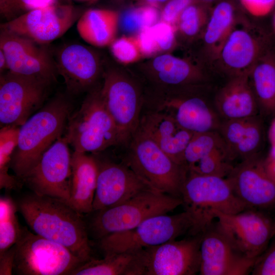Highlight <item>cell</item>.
Wrapping results in <instances>:
<instances>
[{"label":"cell","instance_id":"cell-46","mask_svg":"<svg viewBox=\"0 0 275 275\" xmlns=\"http://www.w3.org/2000/svg\"><path fill=\"white\" fill-rule=\"evenodd\" d=\"M24 10L44 7L54 3L55 0H19Z\"/></svg>","mask_w":275,"mask_h":275},{"label":"cell","instance_id":"cell-25","mask_svg":"<svg viewBox=\"0 0 275 275\" xmlns=\"http://www.w3.org/2000/svg\"><path fill=\"white\" fill-rule=\"evenodd\" d=\"M69 205L83 215L93 211L98 165L95 157L74 151L71 154Z\"/></svg>","mask_w":275,"mask_h":275},{"label":"cell","instance_id":"cell-23","mask_svg":"<svg viewBox=\"0 0 275 275\" xmlns=\"http://www.w3.org/2000/svg\"><path fill=\"white\" fill-rule=\"evenodd\" d=\"M218 131L227 147L232 161L258 155L264 143L263 123L257 115L241 119L224 120Z\"/></svg>","mask_w":275,"mask_h":275},{"label":"cell","instance_id":"cell-24","mask_svg":"<svg viewBox=\"0 0 275 275\" xmlns=\"http://www.w3.org/2000/svg\"><path fill=\"white\" fill-rule=\"evenodd\" d=\"M214 103L219 116L224 120L257 116L259 106L249 74L231 77L216 95Z\"/></svg>","mask_w":275,"mask_h":275},{"label":"cell","instance_id":"cell-9","mask_svg":"<svg viewBox=\"0 0 275 275\" xmlns=\"http://www.w3.org/2000/svg\"><path fill=\"white\" fill-rule=\"evenodd\" d=\"M84 262L63 245L22 227L15 244L13 273L19 275H70Z\"/></svg>","mask_w":275,"mask_h":275},{"label":"cell","instance_id":"cell-26","mask_svg":"<svg viewBox=\"0 0 275 275\" xmlns=\"http://www.w3.org/2000/svg\"><path fill=\"white\" fill-rule=\"evenodd\" d=\"M119 19L115 10L89 9L78 19L76 29L80 37L88 44L104 47L115 40Z\"/></svg>","mask_w":275,"mask_h":275},{"label":"cell","instance_id":"cell-15","mask_svg":"<svg viewBox=\"0 0 275 275\" xmlns=\"http://www.w3.org/2000/svg\"><path fill=\"white\" fill-rule=\"evenodd\" d=\"M105 106L120 134L124 147L139 126L144 104L134 84L116 73L106 74L100 90Z\"/></svg>","mask_w":275,"mask_h":275},{"label":"cell","instance_id":"cell-44","mask_svg":"<svg viewBox=\"0 0 275 275\" xmlns=\"http://www.w3.org/2000/svg\"><path fill=\"white\" fill-rule=\"evenodd\" d=\"M15 257V244L0 253V275H11Z\"/></svg>","mask_w":275,"mask_h":275},{"label":"cell","instance_id":"cell-11","mask_svg":"<svg viewBox=\"0 0 275 275\" xmlns=\"http://www.w3.org/2000/svg\"><path fill=\"white\" fill-rule=\"evenodd\" d=\"M68 144L65 137L58 139L21 181L36 194L56 198L69 205L71 155Z\"/></svg>","mask_w":275,"mask_h":275},{"label":"cell","instance_id":"cell-51","mask_svg":"<svg viewBox=\"0 0 275 275\" xmlns=\"http://www.w3.org/2000/svg\"><path fill=\"white\" fill-rule=\"evenodd\" d=\"M273 28H274V31H275V15H274V19H273Z\"/></svg>","mask_w":275,"mask_h":275},{"label":"cell","instance_id":"cell-30","mask_svg":"<svg viewBox=\"0 0 275 275\" xmlns=\"http://www.w3.org/2000/svg\"><path fill=\"white\" fill-rule=\"evenodd\" d=\"M155 77L166 87L197 85L206 79L205 74L184 60L170 54L155 58L153 62Z\"/></svg>","mask_w":275,"mask_h":275},{"label":"cell","instance_id":"cell-42","mask_svg":"<svg viewBox=\"0 0 275 275\" xmlns=\"http://www.w3.org/2000/svg\"><path fill=\"white\" fill-rule=\"evenodd\" d=\"M142 55L151 56L160 51L150 26L143 28L136 38Z\"/></svg>","mask_w":275,"mask_h":275},{"label":"cell","instance_id":"cell-7","mask_svg":"<svg viewBox=\"0 0 275 275\" xmlns=\"http://www.w3.org/2000/svg\"><path fill=\"white\" fill-rule=\"evenodd\" d=\"M195 222L190 212L151 217L135 227L108 235L98 240L104 255L117 253L135 252L143 249L176 240L191 233Z\"/></svg>","mask_w":275,"mask_h":275},{"label":"cell","instance_id":"cell-40","mask_svg":"<svg viewBox=\"0 0 275 275\" xmlns=\"http://www.w3.org/2000/svg\"><path fill=\"white\" fill-rule=\"evenodd\" d=\"M240 2L249 14L256 17L268 14L275 5V0H240Z\"/></svg>","mask_w":275,"mask_h":275},{"label":"cell","instance_id":"cell-34","mask_svg":"<svg viewBox=\"0 0 275 275\" xmlns=\"http://www.w3.org/2000/svg\"><path fill=\"white\" fill-rule=\"evenodd\" d=\"M226 147L217 149L187 168V172L202 175L226 178L234 166Z\"/></svg>","mask_w":275,"mask_h":275},{"label":"cell","instance_id":"cell-10","mask_svg":"<svg viewBox=\"0 0 275 275\" xmlns=\"http://www.w3.org/2000/svg\"><path fill=\"white\" fill-rule=\"evenodd\" d=\"M50 85L10 71L1 74V125L21 126L43 104Z\"/></svg>","mask_w":275,"mask_h":275},{"label":"cell","instance_id":"cell-2","mask_svg":"<svg viewBox=\"0 0 275 275\" xmlns=\"http://www.w3.org/2000/svg\"><path fill=\"white\" fill-rule=\"evenodd\" d=\"M70 109L65 99L55 98L20 126L10 168L21 181L43 153L61 138Z\"/></svg>","mask_w":275,"mask_h":275},{"label":"cell","instance_id":"cell-33","mask_svg":"<svg viewBox=\"0 0 275 275\" xmlns=\"http://www.w3.org/2000/svg\"><path fill=\"white\" fill-rule=\"evenodd\" d=\"M225 147L226 144L218 131L195 133L184 153V165L187 169L205 156Z\"/></svg>","mask_w":275,"mask_h":275},{"label":"cell","instance_id":"cell-29","mask_svg":"<svg viewBox=\"0 0 275 275\" xmlns=\"http://www.w3.org/2000/svg\"><path fill=\"white\" fill-rule=\"evenodd\" d=\"M236 23V9L230 0L215 4L206 24L204 40L210 57L216 60Z\"/></svg>","mask_w":275,"mask_h":275},{"label":"cell","instance_id":"cell-52","mask_svg":"<svg viewBox=\"0 0 275 275\" xmlns=\"http://www.w3.org/2000/svg\"><path fill=\"white\" fill-rule=\"evenodd\" d=\"M273 221H274V226H275V219L273 220Z\"/></svg>","mask_w":275,"mask_h":275},{"label":"cell","instance_id":"cell-49","mask_svg":"<svg viewBox=\"0 0 275 275\" xmlns=\"http://www.w3.org/2000/svg\"><path fill=\"white\" fill-rule=\"evenodd\" d=\"M201 2H202L203 4L206 5L207 6H211L213 4H216L219 1L222 0H199Z\"/></svg>","mask_w":275,"mask_h":275},{"label":"cell","instance_id":"cell-36","mask_svg":"<svg viewBox=\"0 0 275 275\" xmlns=\"http://www.w3.org/2000/svg\"><path fill=\"white\" fill-rule=\"evenodd\" d=\"M111 48L113 56L124 64L133 63L142 55L137 39L132 37L124 36L115 40Z\"/></svg>","mask_w":275,"mask_h":275},{"label":"cell","instance_id":"cell-3","mask_svg":"<svg viewBox=\"0 0 275 275\" xmlns=\"http://www.w3.org/2000/svg\"><path fill=\"white\" fill-rule=\"evenodd\" d=\"M123 147L121 161L151 189L181 198L187 174L184 166L175 162L138 129Z\"/></svg>","mask_w":275,"mask_h":275},{"label":"cell","instance_id":"cell-43","mask_svg":"<svg viewBox=\"0 0 275 275\" xmlns=\"http://www.w3.org/2000/svg\"><path fill=\"white\" fill-rule=\"evenodd\" d=\"M24 10L19 0H0V13L8 21L19 16Z\"/></svg>","mask_w":275,"mask_h":275},{"label":"cell","instance_id":"cell-14","mask_svg":"<svg viewBox=\"0 0 275 275\" xmlns=\"http://www.w3.org/2000/svg\"><path fill=\"white\" fill-rule=\"evenodd\" d=\"M78 17L75 8L55 3L26 11L1 24V29L45 45L64 35Z\"/></svg>","mask_w":275,"mask_h":275},{"label":"cell","instance_id":"cell-27","mask_svg":"<svg viewBox=\"0 0 275 275\" xmlns=\"http://www.w3.org/2000/svg\"><path fill=\"white\" fill-rule=\"evenodd\" d=\"M70 275H143L141 250L112 253L83 263Z\"/></svg>","mask_w":275,"mask_h":275},{"label":"cell","instance_id":"cell-48","mask_svg":"<svg viewBox=\"0 0 275 275\" xmlns=\"http://www.w3.org/2000/svg\"><path fill=\"white\" fill-rule=\"evenodd\" d=\"M270 138L273 145H275V120L272 123L270 128Z\"/></svg>","mask_w":275,"mask_h":275},{"label":"cell","instance_id":"cell-1","mask_svg":"<svg viewBox=\"0 0 275 275\" xmlns=\"http://www.w3.org/2000/svg\"><path fill=\"white\" fill-rule=\"evenodd\" d=\"M16 202L35 233L63 245L84 262L92 258L84 215L63 200L33 192Z\"/></svg>","mask_w":275,"mask_h":275},{"label":"cell","instance_id":"cell-13","mask_svg":"<svg viewBox=\"0 0 275 275\" xmlns=\"http://www.w3.org/2000/svg\"><path fill=\"white\" fill-rule=\"evenodd\" d=\"M202 233L141 250L143 275L199 273Z\"/></svg>","mask_w":275,"mask_h":275},{"label":"cell","instance_id":"cell-19","mask_svg":"<svg viewBox=\"0 0 275 275\" xmlns=\"http://www.w3.org/2000/svg\"><path fill=\"white\" fill-rule=\"evenodd\" d=\"M95 157L98 174L93 211L116 206L143 190L151 189L122 161L116 162Z\"/></svg>","mask_w":275,"mask_h":275},{"label":"cell","instance_id":"cell-53","mask_svg":"<svg viewBox=\"0 0 275 275\" xmlns=\"http://www.w3.org/2000/svg\"><path fill=\"white\" fill-rule=\"evenodd\" d=\"M81 1H90V0H81Z\"/></svg>","mask_w":275,"mask_h":275},{"label":"cell","instance_id":"cell-50","mask_svg":"<svg viewBox=\"0 0 275 275\" xmlns=\"http://www.w3.org/2000/svg\"><path fill=\"white\" fill-rule=\"evenodd\" d=\"M151 6H154L155 5L165 2L166 1H168L169 0H146Z\"/></svg>","mask_w":275,"mask_h":275},{"label":"cell","instance_id":"cell-35","mask_svg":"<svg viewBox=\"0 0 275 275\" xmlns=\"http://www.w3.org/2000/svg\"><path fill=\"white\" fill-rule=\"evenodd\" d=\"M209 17L206 7L193 3L183 10L177 22L183 34L194 36L207 23Z\"/></svg>","mask_w":275,"mask_h":275},{"label":"cell","instance_id":"cell-32","mask_svg":"<svg viewBox=\"0 0 275 275\" xmlns=\"http://www.w3.org/2000/svg\"><path fill=\"white\" fill-rule=\"evenodd\" d=\"M16 202L8 196L0 198V253L16 243L22 227L16 215Z\"/></svg>","mask_w":275,"mask_h":275},{"label":"cell","instance_id":"cell-8","mask_svg":"<svg viewBox=\"0 0 275 275\" xmlns=\"http://www.w3.org/2000/svg\"><path fill=\"white\" fill-rule=\"evenodd\" d=\"M155 96L144 99L143 109L166 114L194 133L218 131V114L191 86L166 87Z\"/></svg>","mask_w":275,"mask_h":275},{"label":"cell","instance_id":"cell-39","mask_svg":"<svg viewBox=\"0 0 275 275\" xmlns=\"http://www.w3.org/2000/svg\"><path fill=\"white\" fill-rule=\"evenodd\" d=\"M195 0H170L163 8L161 17L163 21L170 24L178 21L183 10Z\"/></svg>","mask_w":275,"mask_h":275},{"label":"cell","instance_id":"cell-37","mask_svg":"<svg viewBox=\"0 0 275 275\" xmlns=\"http://www.w3.org/2000/svg\"><path fill=\"white\" fill-rule=\"evenodd\" d=\"M253 275H275V239L257 258L251 271Z\"/></svg>","mask_w":275,"mask_h":275},{"label":"cell","instance_id":"cell-31","mask_svg":"<svg viewBox=\"0 0 275 275\" xmlns=\"http://www.w3.org/2000/svg\"><path fill=\"white\" fill-rule=\"evenodd\" d=\"M19 128L17 126L2 127L0 132V188L7 190H15L22 186V182L15 175H10L12 154L17 147Z\"/></svg>","mask_w":275,"mask_h":275},{"label":"cell","instance_id":"cell-16","mask_svg":"<svg viewBox=\"0 0 275 275\" xmlns=\"http://www.w3.org/2000/svg\"><path fill=\"white\" fill-rule=\"evenodd\" d=\"M214 220L202 232L199 274L245 275L251 272L256 259L242 254L223 231L218 222H214Z\"/></svg>","mask_w":275,"mask_h":275},{"label":"cell","instance_id":"cell-45","mask_svg":"<svg viewBox=\"0 0 275 275\" xmlns=\"http://www.w3.org/2000/svg\"><path fill=\"white\" fill-rule=\"evenodd\" d=\"M263 163L267 175L275 182V145H273L267 157L263 160Z\"/></svg>","mask_w":275,"mask_h":275},{"label":"cell","instance_id":"cell-38","mask_svg":"<svg viewBox=\"0 0 275 275\" xmlns=\"http://www.w3.org/2000/svg\"><path fill=\"white\" fill-rule=\"evenodd\" d=\"M150 28L160 50L169 49L172 46L175 40V30L172 24L163 21L154 24Z\"/></svg>","mask_w":275,"mask_h":275},{"label":"cell","instance_id":"cell-6","mask_svg":"<svg viewBox=\"0 0 275 275\" xmlns=\"http://www.w3.org/2000/svg\"><path fill=\"white\" fill-rule=\"evenodd\" d=\"M68 120L65 138L74 151L98 153L111 147L121 146L118 130L100 90L90 93Z\"/></svg>","mask_w":275,"mask_h":275},{"label":"cell","instance_id":"cell-28","mask_svg":"<svg viewBox=\"0 0 275 275\" xmlns=\"http://www.w3.org/2000/svg\"><path fill=\"white\" fill-rule=\"evenodd\" d=\"M249 77L258 106L267 115L275 114V51L263 54L251 69Z\"/></svg>","mask_w":275,"mask_h":275},{"label":"cell","instance_id":"cell-4","mask_svg":"<svg viewBox=\"0 0 275 275\" xmlns=\"http://www.w3.org/2000/svg\"><path fill=\"white\" fill-rule=\"evenodd\" d=\"M181 205V198L152 189L143 190L118 205L92 212L89 221L85 219L89 236L98 240L131 229L151 217L167 214Z\"/></svg>","mask_w":275,"mask_h":275},{"label":"cell","instance_id":"cell-20","mask_svg":"<svg viewBox=\"0 0 275 275\" xmlns=\"http://www.w3.org/2000/svg\"><path fill=\"white\" fill-rule=\"evenodd\" d=\"M259 155L234 166L226 177L235 195L250 209L275 206V182L267 175Z\"/></svg>","mask_w":275,"mask_h":275},{"label":"cell","instance_id":"cell-5","mask_svg":"<svg viewBox=\"0 0 275 275\" xmlns=\"http://www.w3.org/2000/svg\"><path fill=\"white\" fill-rule=\"evenodd\" d=\"M195 222L191 235L201 233L215 218L212 211L234 214L250 209L235 195L226 178L187 172L182 197Z\"/></svg>","mask_w":275,"mask_h":275},{"label":"cell","instance_id":"cell-18","mask_svg":"<svg viewBox=\"0 0 275 275\" xmlns=\"http://www.w3.org/2000/svg\"><path fill=\"white\" fill-rule=\"evenodd\" d=\"M43 45L1 29L0 49L6 58L9 71L51 84L58 73L54 60Z\"/></svg>","mask_w":275,"mask_h":275},{"label":"cell","instance_id":"cell-41","mask_svg":"<svg viewBox=\"0 0 275 275\" xmlns=\"http://www.w3.org/2000/svg\"><path fill=\"white\" fill-rule=\"evenodd\" d=\"M121 26L126 32L133 33L144 28L141 7L127 11L121 18Z\"/></svg>","mask_w":275,"mask_h":275},{"label":"cell","instance_id":"cell-22","mask_svg":"<svg viewBox=\"0 0 275 275\" xmlns=\"http://www.w3.org/2000/svg\"><path fill=\"white\" fill-rule=\"evenodd\" d=\"M138 129L175 162L185 166L184 153L194 133L182 127L172 117L147 109L142 111Z\"/></svg>","mask_w":275,"mask_h":275},{"label":"cell","instance_id":"cell-21","mask_svg":"<svg viewBox=\"0 0 275 275\" xmlns=\"http://www.w3.org/2000/svg\"><path fill=\"white\" fill-rule=\"evenodd\" d=\"M54 61L58 73L63 77L68 91L72 94L88 90L98 77V59L85 45L71 44L62 48Z\"/></svg>","mask_w":275,"mask_h":275},{"label":"cell","instance_id":"cell-17","mask_svg":"<svg viewBox=\"0 0 275 275\" xmlns=\"http://www.w3.org/2000/svg\"><path fill=\"white\" fill-rule=\"evenodd\" d=\"M271 43L270 35L262 28L235 23L216 60L231 77L249 74L260 58L272 48Z\"/></svg>","mask_w":275,"mask_h":275},{"label":"cell","instance_id":"cell-12","mask_svg":"<svg viewBox=\"0 0 275 275\" xmlns=\"http://www.w3.org/2000/svg\"><path fill=\"white\" fill-rule=\"evenodd\" d=\"M212 214L235 248L250 259H257L275 235L273 220L252 209L234 214L212 210Z\"/></svg>","mask_w":275,"mask_h":275},{"label":"cell","instance_id":"cell-47","mask_svg":"<svg viewBox=\"0 0 275 275\" xmlns=\"http://www.w3.org/2000/svg\"><path fill=\"white\" fill-rule=\"evenodd\" d=\"M8 69V64L5 55L2 49H0V71L1 74Z\"/></svg>","mask_w":275,"mask_h":275}]
</instances>
